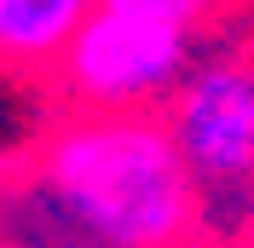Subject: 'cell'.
<instances>
[{"label": "cell", "mask_w": 254, "mask_h": 248, "mask_svg": "<svg viewBox=\"0 0 254 248\" xmlns=\"http://www.w3.org/2000/svg\"><path fill=\"white\" fill-rule=\"evenodd\" d=\"M93 6H116V12H139V17H168V23H185V29L202 35L214 0H93Z\"/></svg>", "instance_id": "5b68a950"}, {"label": "cell", "mask_w": 254, "mask_h": 248, "mask_svg": "<svg viewBox=\"0 0 254 248\" xmlns=\"http://www.w3.org/2000/svg\"><path fill=\"white\" fill-rule=\"evenodd\" d=\"M190 63L196 29L116 6H87L47 75L69 98V110H162V98L179 87Z\"/></svg>", "instance_id": "7a4b0ae2"}, {"label": "cell", "mask_w": 254, "mask_h": 248, "mask_svg": "<svg viewBox=\"0 0 254 248\" xmlns=\"http://www.w3.org/2000/svg\"><path fill=\"white\" fill-rule=\"evenodd\" d=\"M6 190L47 208L81 248H185L202 225L196 179L156 110H69Z\"/></svg>", "instance_id": "6da1fadb"}, {"label": "cell", "mask_w": 254, "mask_h": 248, "mask_svg": "<svg viewBox=\"0 0 254 248\" xmlns=\"http://www.w3.org/2000/svg\"><path fill=\"white\" fill-rule=\"evenodd\" d=\"M93 0H0V58L17 75H47Z\"/></svg>", "instance_id": "277c9868"}, {"label": "cell", "mask_w": 254, "mask_h": 248, "mask_svg": "<svg viewBox=\"0 0 254 248\" xmlns=\"http://www.w3.org/2000/svg\"><path fill=\"white\" fill-rule=\"evenodd\" d=\"M0 69H6V58H0Z\"/></svg>", "instance_id": "52a82bcc"}, {"label": "cell", "mask_w": 254, "mask_h": 248, "mask_svg": "<svg viewBox=\"0 0 254 248\" xmlns=\"http://www.w3.org/2000/svg\"><path fill=\"white\" fill-rule=\"evenodd\" d=\"M17 162H23V156H17V150H6V144H0V190H6V179H12V173H17Z\"/></svg>", "instance_id": "8992f818"}, {"label": "cell", "mask_w": 254, "mask_h": 248, "mask_svg": "<svg viewBox=\"0 0 254 248\" xmlns=\"http://www.w3.org/2000/svg\"><path fill=\"white\" fill-rule=\"evenodd\" d=\"M156 116L196 196H237L254 185V58H196Z\"/></svg>", "instance_id": "3957f363"}]
</instances>
